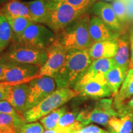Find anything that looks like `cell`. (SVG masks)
<instances>
[{"label": "cell", "mask_w": 133, "mask_h": 133, "mask_svg": "<svg viewBox=\"0 0 133 133\" xmlns=\"http://www.w3.org/2000/svg\"><path fill=\"white\" fill-rule=\"evenodd\" d=\"M92 62L88 50H68L62 67L53 78L57 88L74 87L86 72Z\"/></svg>", "instance_id": "cell-1"}, {"label": "cell", "mask_w": 133, "mask_h": 133, "mask_svg": "<svg viewBox=\"0 0 133 133\" xmlns=\"http://www.w3.org/2000/svg\"><path fill=\"white\" fill-rule=\"evenodd\" d=\"M89 16L84 13L56 34V39L68 50H88L93 44L89 34Z\"/></svg>", "instance_id": "cell-2"}, {"label": "cell", "mask_w": 133, "mask_h": 133, "mask_svg": "<svg viewBox=\"0 0 133 133\" xmlns=\"http://www.w3.org/2000/svg\"><path fill=\"white\" fill-rule=\"evenodd\" d=\"M78 94L69 88H58L35 107L24 113L26 122L31 123L37 121L57 109Z\"/></svg>", "instance_id": "cell-3"}, {"label": "cell", "mask_w": 133, "mask_h": 133, "mask_svg": "<svg viewBox=\"0 0 133 133\" xmlns=\"http://www.w3.org/2000/svg\"><path fill=\"white\" fill-rule=\"evenodd\" d=\"M47 1L49 14L45 25L52 30L55 34L86 12L85 10L78 9L64 2Z\"/></svg>", "instance_id": "cell-4"}, {"label": "cell", "mask_w": 133, "mask_h": 133, "mask_svg": "<svg viewBox=\"0 0 133 133\" xmlns=\"http://www.w3.org/2000/svg\"><path fill=\"white\" fill-rule=\"evenodd\" d=\"M48 58L46 49L22 46L12 43L0 60L12 62L34 65L41 67Z\"/></svg>", "instance_id": "cell-5"}, {"label": "cell", "mask_w": 133, "mask_h": 133, "mask_svg": "<svg viewBox=\"0 0 133 133\" xmlns=\"http://www.w3.org/2000/svg\"><path fill=\"white\" fill-rule=\"evenodd\" d=\"M56 39L55 33L47 26L33 22L16 40L12 41L19 45L46 49Z\"/></svg>", "instance_id": "cell-6"}, {"label": "cell", "mask_w": 133, "mask_h": 133, "mask_svg": "<svg viewBox=\"0 0 133 133\" xmlns=\"http://www.w3.org/2000/svg\"><path fill=\"white\" fill-rule=\"evenodd\" d=\"M115 109L112 99H103L96 102L92 109L84 110L78 113L77 119L83 126L90 123L107 126L112 117L120 116Z\"/></svg>", "instance_id": "cell-7"}, {"label": "cell", "mask_w": 133, "mask_h": 133, "mask_svg": "<svg viewBox=\"0 0 133 133\" xmlns=\"http://www.w3.org/2000/svg\"><path fill=\"white\" fill-rule=\"evenodd\" d=\"M74 90L78 95L92 98L107 97L112 94L103 74H84L74 86Z\"/></svg>", "instance_id": "cell-8"}, {"label": "cell", "mask_w": 133, "mask_h": 133, "mask_svg": "<svg viewBox=\"0 0 133 133\" xmlns=\"http://www.w3.org/2000/svg\"><path fill=\"white\" fill-rule=\"evenodd\" d=\"M3 64V82L9 84H19L39 77L40 67L34 65L1 61Z\"/></svg>", "instance_id": "cell-9"}, {"label": "cell", "mask_w": 133, "mask_h": 133, "mask_svg": "<svg viewBox=\"0 0 133 133\" xmlns=\"http://www.w3.org/2000/svg\"><path fill=\"white\" fill-rule=\"evenodd\" d=\"M48 53V58L44 64L40 67L39 77L44 76H51L54 78L62 67L68 49L64 48L57 39L54 41L51 45L46 49Z\"/></svg>", "instance_id": "cell-10"}, {"label": "cell", "mask_w": 133, "mask_h": 133, "mask_svg": "<svg viewBox=\"0 0 133 133\" xmlns=\"http://www.w3.org/2000/svg\"><path fill=\"white\" fill-rule=\"evenodd\" d=\"M28 84L29 86L28 108L30 109L54 92L56 83L52 77L44 76L31 79Z\"/></svg>", "instance_id": "cell-11"}, {"label": "cell", "mask_w": 133, "mask_h": 133, "mask_svg": "<svg viewBox=\"0 0 133 133\" xmlns=\"http://www.w3.org/2000/svg\"><path fill=\"white\" fill-rule=\"evenodd\" d=\"M6 83L4 100L14 107L18 112L24 114L28 108L29 86L28 83L19 84H9Z\"/></svg>", "instance_id": "cell-12"}, {"label": "cell", "mask_w": 133, "mask_h": 133, "mask_svg": "<svg viewBox=\"0 0 133 133\" xmlns=\"http://www.w3.org/2000/svg\"><path fill=\"white\" fill-rule=\"evenodd\" d=\"M92 11L111 30L118 31L121 30V22L116 17L112 5L105 1H97L92 6Z\"/></svg>", "instance_id": "cell-13"}, {"label": "cell", "mask_w": 133, "mask_h": 133, "mask_svg": "<svg viewBox=\"0 0 133 133\" xmlns=\"http://www.w3.org/2000/svg\"><path fill=\"white\" fill-rule=\"evenodd\" d=\"M89 30L93 43L102 41L114 40L115 35L112 30L96 16L90 18Z\"/></svg>", "instance_id": "cell-14"}, {"label": "cell", "mask_w": 133, "mask_h": 133, "mask_svg": "<svg viewBox=\"0 0 133 133\" xmlns=\"http://www.w3.org/2000/svg\"><path fill=\"white\" fill-rule=\"evenodd\" d=\"M117 51V43L115 40L95 42L88 49L92 61L102 58H114Z\"/></svg>", "instance_id": "cell-15"}, {"label": "cell", "mask_w": 133, "mask_h": 133, "mask_svg": "<svg viewBox=\"0 0 133 133\" xmlns=\"http://www.w3.org/2000/svg\"><path fill=\"white\" fill-rule=\"evenodd\" d=\"M0 15L5 17H23L32 21L29 8L25 1L21 0H9L8 1L0 8Z\"/></svg>", "instance_id": "cell-16"}, {"label": "cell", "mask_w": 133, "mask_h": 133, "mask_svg": "<svg viewBox=\"0 0 133 133\" xmlns=\"http://www.w3.org/2000/svg\"><path fill=\"white\" fill-rule=\"evenodd\" d=\"M29 8L31 19L35 23L45 25L49 14V6L47 0H32L25 1Z\"/></svg>", "instance_id": "cell-17"}, {"label": "cell", "mask_w": 133, "mask_h": 133, "mask_svg": "<svg viewBox=\"0 0 133 133\" xmlns=\"http://www.w3.org/2000/svg\"><path fill=\"white\" fill-rule=\"evenodd\" d=\"M133 96V69H129L120 89L115 96L114 105L117 110L120 106Z\"/></svg>", "instance_id": "cell-18"}, {"label": "cell", "mask_w": 133, "mask_h": 133, "mask_svg": "<svg viewBox=\"0 0 133 133\" xmlns=\"http://www.w3.org/2000/svg\"><path fill=\"white\" fill-rule=\"evenodd\" d=\"M128 71L115 65L105 75L107 85L114 96L117 94L120 89Z\"/></svg>", "instance_id": "cell-19"}, {"label": "cell", "mask_w": 133, "mask_h": 133, "mask_svg": "<svg viewBox=\"0 0 133 133\" xmlns=\"http://www.w3.org/2000/svg\"><path fill=\"white\" fill-rule=\"evenodd\" d=\"M25 122L23 115L0 114V133H17L19 128Z\"/></svg>", "instance_id": "cell-20"}, {"label": "cell", "mask_w": 133, "mask_h": 133, "mask_svg": "<svg viewBox=\"0 0 133 133\" xmlns=\"http://www.w3.org/2000/svg\"><path fill=\"white\" fill-rule=\"evenodd\" d=\"M133 114L123 115L120 118L114 116L108 123L109 133H131Z\"/></svg>", "instance_id": "cell-21"}, {"label": "cell", "mask_w": 133, "mask_h": 133, "mask_svg": "<svg viewBox=\"0 0 133 133\" xmlns=\"http://www.w3.org/2000/svg\"><path fill=\"white\" fill-rule=\"evenodd\" d=\"M78 115L76 112H65L60 118L56 129L70 132L80 131L83 126L78 121Z\"/></svg>", "instance_id": "cell-22"}, {"label": "cell", "mask_w": 133, "mask_h": 133, "mask_svg": "<svg viewBox=\"0 0 133 133\" xmlns=\"http://www.w3.org/2000/svg\"><path fill=\"white\" fill-rule=\"evenodd\" d=\"M117 51L114 59L116 65L128 70V69L129 59V43L125 38H120L117 39Z\"/></svg>", "instance_id": "cell-23"}, {"label": "cell", "mask_w": 133, "mask_h": 133, "mask_svg": "<svg viewBox=\"0 0 133 133\" xmlns=\"http://www.w3.org/2000/svg\"><path fill=\"white\" fill-rule=\"evenodd\" d=\"M115 65L114 58H102L92 61L85 74L94 75L97 74H105Z\"/></svg>", "instance_id": "cell-24"}, {"label": "cell", "mask_w": 133, "mask_h": 133, "mask_svg": "<svg viewBox=\"0 0 133 133\" xmlns=\"http://www.w3.org/2000/svg\"><path fill=\"white\" fill-rule=\"evenodd\" d=\"M13 38L14 34L9 22L4 16L0 15V52L9 47Z\"/></svg>", "instance_id": "cell-25"}, {"label": "cell", "mask_w": 133, "mask_h": 133, "mask_svg": "<svg viewBox=\"0 0 133 133\" xmlns=\"http://www.w3.org/2000/svg\"><path fill=\"white\" fill-rule=\"evenodd\" d=\"M9 22L11 29L12 30L14 38L13 41L16 40L24 33L26 28L33 22L29 19L23 17H6Z\"/></svg>", "instance_id": "cell-26"}, {"label": "cell", "mask_w": 133, "mask_h": 133, "mask_svg": "<svg viewBox=\"0 0 133 133\" xmlns=\"http://www.w3.org/2000/svg\"><path fill=\"white\" fill-rule=\"evenodd\" d=\"M66 112L65 107L60 108L52 111L47 115L40 119V123L46 130L54 129L57 127L60 118Z\"/></svg>", "instance_id": "cell-27"}, {"label": "cell", "mask_w": 133, "mask_h": 133, "mask_svg": "<svg viewBox=\"0 0 133 133\" xmlns=\"http://www.w3.org/2000/svg\"><path fill=\"white\" fill-rule=\"evenodd\" d=\"M111 5L120 22H124L128 19L126 0H114Z\"/></svg>", "instance_id": "cell-28"}, {"label": "cell", "mask_w": 133, "mask_h": 133, "mask_svg": "<svg viewBox=\"0 0 133 133\" xmlns=\"http://www.w3.org/2000/svg\"><path fill=\"white\" fill-rule=\"evenodd\" d=\"M53 1H61L67 3L74 7L79 9L87 11L94 4L95 0H49Z\"/></svg>", "instance_id": "cell-29"}, {"label": "cell", "mask_w": 133, "mask_h": 133, "mask_svg": "<svg viewBox=\"0 0 133 133\" xmlns=\"http://www.w3.org/2000/svg\"><path fill=\"white\" fill-rule=\"evenodd\" d=\"M44 128L39 123L25 124L19 128L17 133H43Z\"/></svg>", "instance_id": "cell-30"}, {"label": "cell", "mask_w": 133, "mask_h": 133, "mask_svg": "<svg viewBox=\"0 0 133 133\" xmlns=\"http://www.w3.org/2000/svg\"><path fill=\"white\" fill-rule=\"evenodd\" d=\"M0 114L12 115H22L18 112L12 105L6 100L0 101Z\"/></svg>", "instance_id": "cell-31"}, {"label": "cell", "mask_w": 133, "mask_h": 133, "mask_svg": "<svg viewBox=\"0 0 133 133\" xmlns=\"http://www.w3.org/2000/svg\"><path fill=\"white\" fill-rule=\"evenodd\" d=\"M117 112L120 115V116L126 114H133V96L129 101L121 105L117 109Z\"/></svg>", "instance_id": "cell-32"}, {"label": "cell", "mask_w": 133, "mask_h": 133, "mask_svg": "<svg viewBox=\"0 0 133 133\" xmlns=\"http://www.w3.org/2000/svg\"><path fill=\"white\" fill-rule=\"evenodd\" d=\"M79 131L81 133H109L108 131H105L104 129L93 124L83 127Z\"/></svg>", "instance_id": "cell-33"}, {"label": "cell", "mask_w": 133, "mask_h": 133, "mask_svg": "<svg viewBox=\"0 0 133 133\" xmlns=\"http://www.w3.org/2000/svg\"><path fill=\"white\" fill-rule=\"evenodd\" d=\"M130 49H131V57L129 61L128 69H133V30L131 31L130 34Z\"/></svg>", "instance_id": "cell-34"}, {"label": "cell", "mask_w": 133, "mask_h": 133, "mask_svg": "<svg viewBox=\"0 0 133 133\" xmlns=\"http://www.w3.org/2000/svg\"><path fill=\"white\" fill-rule=\"evenodd\" d=\"M127 3V12L128 19L133 18V0H126Z\"/></svg>", "instance_id": "cell-35"}, {"label": "cell", "mask_w": 133, "mask_h": 133, "mask_svg": "<svg viewBox=\"0 0 133 133\" xmlns=\"http://www.w3.org/2000/svg\"><path fill=\"white\" fill-rule=\"evenodd\" d=\"M6 86V83L4 82H3V81L0 82V101L4 100Z\"/></svg>", "instance_id": "cell-36"}, {"label": "cell", "mask_w": 133, "mask_h": 133, "mask_svg": "<svg viewBox=\"0 0 133 133\" xmlns=\"http://www.w3.org/2000/svg\"><path fill=\"white\" fill-rule=\"evenodd\" d=\"M3 77V64L0 61V81H2Z\"/></svg>", "instance_id": "cell-37"}, {"label": "cell", "mask_w": 133, "mask_h": 133, "mask_svg": "<svg viewBox=\"0 0 133 133\" xmlns=\"http://www.w3.org/2000/svg\"><path fill=\"white\" fill-rule=\"evenodd\" d=\"M9 1V0H0V8Z\"/></svg>", "instance_id": "cell-38"}, {"label": "cell", "mask_w": 133, "mask_h": 133, "mask_svg": "<svg viewBox=\"0 0 133 133\" xmlns=\"http://www.w3.org/2000/svg\"><path fill=\"white\" fill-rule=\"evenodd\" d=\"M71 133H81L80 131H75V132H71Z\"/></svg>", "instance_id": "cell-39"}, {"label": "cell", "mask_w": 133, "mask_h": 133, "mask_svg": "<svg viewBox=\"0 0 133 133\" xmlns=\"http://www.w3.org/2000/svg\"><path fill=\"white\" fill-rule=\"evenodd\" d=\"M104 1H105V2H107V1H114V0H104Z\"/></svg>", "instance_id": "cell-40"}, {"label": "cell", "mask_w": 133, "mask_h": 133, "mask_svg": "<svg viewBox=\"0 0 133 133\" xmlns=\"http://www.w3.org/2000/svg\"><path fill=\"white\" fill-rule=\"evenodd\" d=\"M132 124H133V121H132Z\"/></svg>", "instance_id": "cell-41"}, {"label": "cell", "mask_w": 133, "mask_h": 133, "mask_svg": "<svg viewBox=\"0 0 133 133\" xmlns=\"http://www.w3.org/2000/svg\"><path fill=\"white\" fill-rule=\"evenodd\" d=\"M21 1H23V0H21Z\"/></svg>", "instance_id": "cell-42"}, {"label": "cell", "mask_w": 133, "mask_h": 133, "mask_svg": "<svg viewBox=\"0 0 133 133\" xmlns=\"http://www.w3.org/2000/svg\"></svg>", "instance_id": "cell-43"}]
</instances>
